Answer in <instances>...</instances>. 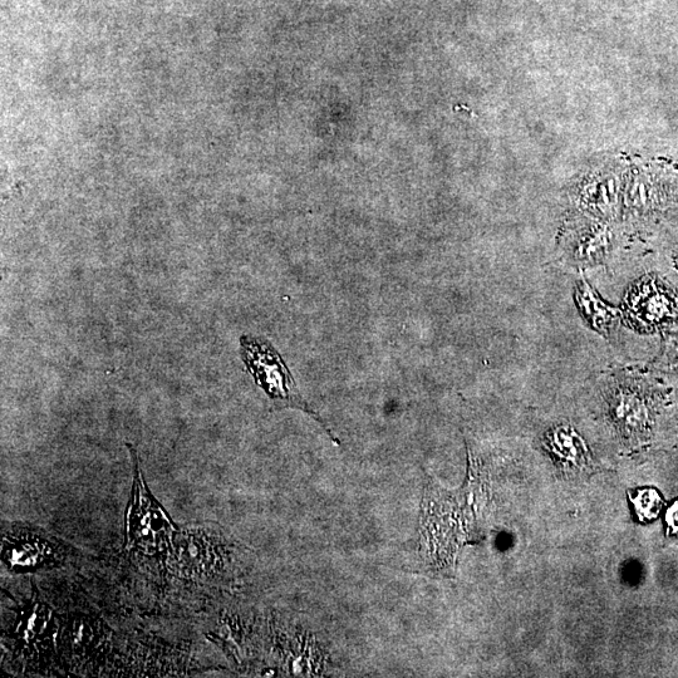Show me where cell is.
Wrapping results in <instances>:
<instances>
[{
    "label": "cell",
    "mask_w": 678,
    "mask_h": 678,
    "mask_svg": "<svg viewBox=\"0 0 678 678\" xmlns=\"http://www.w3.org/2000/svg\"><path fill=\"white\" fill-rule=\"evenodd\" d=\"M470 464L463 490L445 491L435 481L427 480L420 515L419 554L427 571L454 573L458 552L470 540L475 520L474 503H469L475 484Z\"/></svg>",
    "instance_id": "obj_1"
},
{
    "label": "cell",
    "mask_w": 678,
    "mask_h": 678,
    "mask_svg": "<svg viewBox=\"0 0 678 678\" xmlns=\"http://www.w3.org/2000/svg\"><path fill=\"white\" fill-rule=\"evenodd\" d=\"M240 345H242V357L245 365H247L258 385L267 392L270 399L277 402L279 407H293V409L307 412L323 426L329 437L339 445V441L334 437L329 427L324 424L321 416L316 414L303 400L291 372H289L279 353L275 352L269 343L260 342L252 337H242Z\"/></svg>",
    "instance_id": "obj_2"
},
{
    "label": "cell",
    "mask_w": 678,
    "mask_h": 678,
    "mask_svg": "<svg viewBox=\"0 0 678 678\" xmlns=\"http://www.w3.org/2000/svg\"><path fill=\"white\" fill-rule=\"evenodd\" d=\"M127 447L134 463V484L127 506L125 543L127 548L162 549L171 542L176 527L169 514L147 488L142 478L136 450L130 444H127Z\"/></svg>",
    "instance_id": "obj_3"
},
{
    "label": "cell",
    "mask_w": 678,
    "mask_h": 678,
    "mask_svg": "<svg viewBox=\"0 0 678 678\" xmlns=\"http://www.w3.org/2000/svg\"><path fill=\"white\" fill-rule=\"evenodd\" d=\"M607 401L613 425L622 436L635 439L650 426V407L643 393L630 383L617 382L608 388Z\"/></svg>",
    "instance_id": "obj_4"
},
{
    "label": "cell",
    "mask_w": 678,
    "mask_h": 678,
    "mask_svg": "<svg viewBox=\"0 0 678 678\" xmlns=\"http://www.w3.org/2000/svg\"><path fill=\"white\" fill-rule=\"evenodd\" d=\"M636 316L647 326H662L678 314L677 303L672 294L655 282L642 284L635 296Z\"/></svg>",
    "instance_id": "obj_5"
},
{
    "label": "cell",
    "mask_w": 678,
    "mask_h": 678,
    "mask_svg": "<svg viewBox=\"0 0 678 678\" xmlns=\"http://www.w3.org/2000/svg\"><path fill=\"white\" fill-rule=\"evenodd\" d=\"M548 446L555 458L562 461L565 468L584 469L591 464V455L581 437L569 427H558L550 431Z\"/></svg>",
    "instance_id": "obj_6"
},
{
    "label": "cell",
    "mask_w": 678,
    "mask_h": 678,
    "mask_svg": "<svg viewBox=\"0 0 678 678\" xmlns=\"http://www.w3.org/2000/svg\"><path fill=\"white\" fill-rule=\"evenodd\" d=\"M631 505L641 523H651L660 517L665 499L655 488H641L628 491Z\"/></svg>",
    "instance_id": "obj_7"
},
{
    "label": "cell",
    "mask_w": 678,
    "mask_h": 678,
    "mask_svg": "<svg viewBox=\"0 0 678 678\" xmlns=\"http://www.w3.org/2000/svg\"><path fill=\"white\" fill-rule=\"evenodd\" d=\"M577 298L579 304L583 307L584 313L591 318L593 327L602 332L607 331L609 324H611L614 319V312L611 311V308L604 306L603 302L598 301V298L594 296L593 292H591V288H589L586 283H582L581 286H579Z\"/></svg>",
    "instance_id": "obj_8"
},
{
    "label": "cell",
    "mask_w": 678,
    "mask_h": 678,
    "mask_svg": "<svg viewBox=\"0 0 678 678\" xmlns=\"http://www.w3.org/2000/svg\"><path fill=\"white\" fill-rule=\"evenodd\" d=\"M667 534L678 537V499L668 506L665 515Z\"/></svg>",
    "instance_id": "obj_9"
},
{
    "label": "cell",
    "mask_w": 678,
    "mask_h": 678,
    "mask_svg": "<svg viewBox=\"0 0 678 678\" xmlns=\"http://www.w3.org/2000/svg\"><path fill=\"white\" fill-rule=\"evenodd\" d=\"M668 348H670V356L678 360V333L672 334L668 339Z\"/></svg>",
    "instance_id": "obj_10"
}]
</instances>
